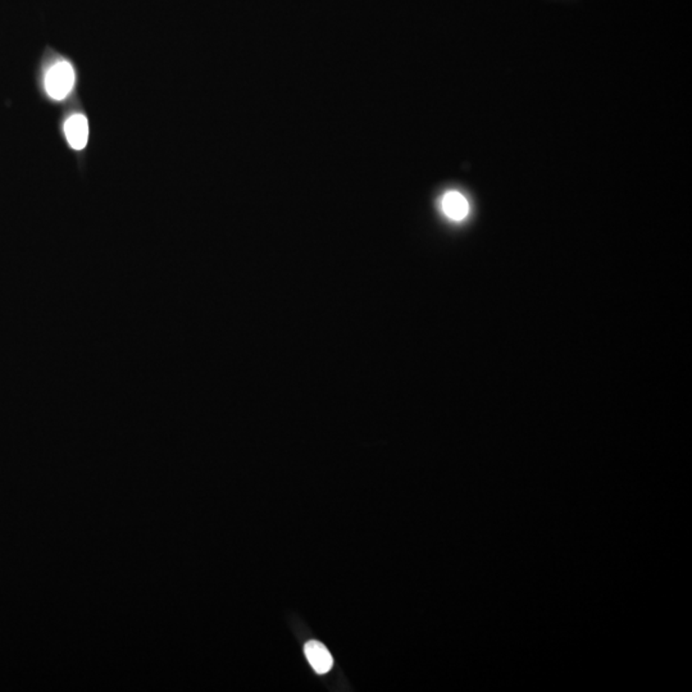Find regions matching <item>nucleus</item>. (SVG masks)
I'll return each mask as SVG.
<instances>
[{
	"label": "nucleus",
	"mask_w": 692,
	"mask_h": 692,
	"mask_svg": "<svg viewBox=\"0 0 692 692\" xmlns=\"http://www.w3.org/2000/svg\"><path fill=\"white\" fill-rule=\"evenodd\" d=\"M75 70L71 64L61 61L53 64L45 76V90L54 100H63L75 86Z\"/></svg>",
	"instance_id": "f257e3e1"
},
{
	"label": "nucleus",
	"mask_w": 692,
	"mask_h": 692,
	"mask_svg": "<svg viewBox=\"0 0 692 692\" xmlns=\"http://www.w3.org/2000/svg\"><path fill=\"white\" fill-rule=\"evenodd\" d=\"M64 135L72 149L82 151L89 141L88 118L82 114H73L64 123Z\"/></svg>",
	"instance_id": "f03ea898"
},
{
	"label": "nucleus",
	"mask_w": 692,
	"mask_h": 692,
	"mask_svg": "<svg viewBox=\"0 0 692 692\" xmlns=\"http://www.w3.org/2000/svg\"><path fill=\"white\" fill-rule=\"evenodd\" d=\"M305 656L309 661L312 668L318 675H325L334 666V659L331 652H328L325 645L316 640L308 641L304 646Z\"/></svg>",
	"instance_id": "7ed1b4c3"
},
{
	"label": "nucleus",
	"mask_w": 692,
	"mask_h": 692,
	"mask_svg": "<svg viewBox=\"0 0 692 692\" xmlns=\"http://www.w3.org/2000/svg\"><path fill=\"white\" fill-rule=\"evenodd\" d=\"M444 215L453 221H463L470 212V204L464 195L458 191H449L441 199Z\"/></svg>",
	"instance_id": "20e7f679"
}]
</instances>
